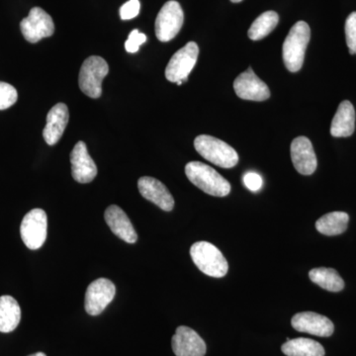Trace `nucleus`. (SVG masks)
Returning <instances> with one entry per match:
<instances>
[{"mask_svg":"<svg viewBox=\"0 0 356 356\" xmlns=\"http://www.w3.org/2000/svg\"><path fill=\"white\" fill-rule=\"evenodd\" d=\"M140 195L151 201L161 210L170 212L175 207V199L165 185L154 177H140L138 181Z\"/></svg>","mask_w":356,"mask_h":356,"instance_id":"obj_16","label":"nucleus"},{"mask_svg":"<svg viewBox=\"0 0 356 356\" xmlns=\"http://www.w3.org/2000/svg\"><path fill=\"white\" fill-rule=\"evenodd\" d=\"M286 356H325L324 346L318 341L305 337L289 339L281 346Z\"/></svg>","mask_w":356,"mask_h":356,"instance_id":"obj_21","label":"nucleus"},{"mask_svg":"<svg viewBox=\"0 0 356 356\" xmlns=\"http://www.w3.org/2000/svg\"><path fill=\"white\" fill-rule=\"evenodd\" d=\"M198 55V44L195 42H189L185 44L170 58L165 69L166 79L170 83H177L180 81L186 83L189 74L197 63Z\"/></svg>","mask_w":356,"mask_h":356,"instance_id":"obj_7","label":"nucleus"},{"mask_svg":"<svg viewBox=\"0 0 356 356\" xmlns=\"http://www.w3.org/2000/svg\"><path fill=\"white\" fill-rule=\"evenodd\" d=\"M234 89L238 97L252 102H264L270 97V90L254 70L248 69L236 77L234 81Z\"/></svg>","mask_w":356,"mask_h":356,"instance_id":"obj_11","label":"nucleus"},{"mask_svg":"<svg viewBox=\"0 0 356 356\" xmlns=\"http://www.w3.org/2000/svg\"><path fill=\"white\" fill-rule=\"evenodd\" d=\"M292 327L296 331L321 337H331L334 325L329 318L314 312H302L293 316Z\"/></svg>","mask_w":356,"mask_h":356,"instance_id":"obj_13","label":"nucleus"},{"mask_svg":"<svg viewBox=\"0 0 356 356\" xmlns=\"http://www.w3.org/2000/svg\"><path fill=\"white\" fill-rule=\"evenodd\" d=\"M106 60L92 56L84 60L79 72V84L84 95L91 98H99L102 95V81L108 74Z\"/></svg>","mask_w":356,"mask_h":356,"instance_id":"obj_5","label":"nucleus"},{"mask_svg":"<svg viewBox=\"0 0 356 356\" xmlns=\"http://www.w3.org/2000/svg\"><path fill=\"white\" fill-rule=\"evenodd\" d=\"M147 41V36L143 33H140L139 30L135 29L129 35L128 40L125 43V49L128 53L135 54L139 51L140 44Z\"/></svg>","mask_w":356,"mask_h":356,"instance_id":"obj_27","label":"nucleus"},{"mask_svg":"<svg viewBox=\"0 0 356 356\" xmlns=\"http://www.w3.org/2000/svg\"><path fill=\"white\" fill-rule=\"evenodd\" d=\"M191 257L194 264L206 275L214 278L224 277L229 270V264L221 250L208 242L193 243Z\"/></svg>","mask_w":356,"mask_h":356,"instance_id":"obj_3","label":"nucleus"},{"mask_svg":"<svg viewBox=\"0 0 356 356\" xmlns=\"http://www.w3.org/2000/svg\"><path fill=\"white\" fill-rule=\"evenodd\" d=\"M291 159L295 170L303 175H311L317 170L318 161L311 140L304 136L291 143Z\"/></svg>","mask_w":356,"mask_h":356,"instance_id":"obj_14","label":"nucleus"},{"mask_svg":"<svg viewBox=\"0 0 356 356\" xmlns=\"http://www.w3.org/2000/svg\"><path fill=\"white\" fill-rule=\"evenodd\" d=\"M18 93L11 84L0 81V110L10 108L17 102Z\"/></svg>","mask_w":356,"mask_h":356,"instance_id":"obj_25","label":"nucleus"},{"mask_svg":"<svg viewBox=\"0 0 356 356\" xmlns=\"http://www.w3.org/2000/svg\"><path fill=\"white\" fill-rule=\"evenodd\" d=\"M28 356H47V355H44V353H34V355H28Z\"/></svg>","mask_w":356,"mask_h":356,"instance_id":"obj_30","label":"nucleus"},{"mask_svg":"<svg viewBox=\"0 0 356 356\" xmlns=\"http://www.w3.org/2000/svg\"><path fill=\"white\" fill-rule=\"evenodd\" d=\"M20 321L21 309L18 302L9 295L0 297V332H13Z\"/></svg>","mask_w":356,"mask_h":356,"instance_id":"obj_20","label":"nucleus"},{"mask_svg":"<svg viewBox=\"0 0 356 356\" xmlns=\"http://www.w3.org/2000/svg\"><path fill=\"white\" fill-rule=\"evenodd\" d=\"M194 147L202 158L222 168L238 165V154L234 147L212 136L200 135L194 140Z\"/></svg>","mask_w":356,"mask_h":356,"instance_id":"obj_4","label":"nucleus"},{"mask_svg":"<svg viewBox=\"0 0 356 356\" xmlns=\"http://www.w3.org/2000/svg\"><path fill=\"white\" fill-rule=\"evenodd\" d=\"M69 119V108L65 103H58L49 111L43 131L44 139L49 146L57 144L63 137Z\"/></svg>","mask_w":356,"mask_h":356,"instance_id":"obj_17","label":"nucleus"},{"mask_svg":"<svg viewBox=\"0 0 356 356\" xmlns=\"http://www.w3.org/2000/svg\"><path fill=\"white\" fill-rule=\"evenodd\" d=\"M278 21H280V16L275 11H266L262 13L250 26L248 33V37L252 41L266 38L267 35L270 34L275 29Z\"/></svg>","mask_w":356,"mask_h":356,"instance_id":"obj_24","label":"nucleus"},{"mask_svg":"<svg viewBox=\"0 0 356 356\" xmlns=\"http://www.w3.org/2000/svg\"><path fill=\"white\" fill-rule=\"evenodd\" d=\"M355 110L348 100L339 104L337 113L332 119L331 134L334 138L350 137L355 133Z\"/></svg>","mask_w":356,"mask_h":356,"instance_id":"obj_19","label":"nucleus"},{"mask_svg":"<svg viewBox=\"0 0 356 356\" xmlns=\"http://www.w3.org/2000/svg\"><path fill=\"white\" fill-rule=\"evenodd\" d=\"M346 44L350 55H356V13H350L346 21Z\"/></svg>","mask_w":356,"mask_h":356,"instance_id":"obj_26","label":"nucleus"},{"mask_svg":"<svg viewBox=\"0 0 356 356\" xmlns=\"http://www.w3.org/2000/svg\"><path fill=\"white\" fill-rule=\"evenodd\" d=\"M310 38V27L304 21H298L290 29L283 44V60L289 72H299L303 67Z\"/></svg>","mask_w":356,"mask_h":356,"instance_id":"obj_2","label":"nucleus"},{"mask_svg":"<svg viewBox=\"0 0 356 356\" xmlns=\"http://www.w3.org/2000/svg\"><path fill=\"white\" fill-rule=\"evenodd\" d=\"M172 346L177 356H205L207 346L202 337L191 327L180 325L172 337Z\"/></svg>","mask_w":356,"mask_h":356,"instance_id":"obj_12","label":"nucleus"},{"mask_svg":"<svg viewBox=\"0 0 356 356\" xmlns=\"http://www.w3.org/2000/svg\"><path fill=\"white\" fill-rule=\"evenodd\" d=\"M350 216L344 212H331L324 215L316 222V229L325 236H337L348 229Z\"/></svg>","mask_w":356,"mask_h":356,"instance_id":"obj_22","label":"nucleus"},{"mask_svg":"<svg viewBox=\"0 0 356 356\" xmlns=\"http://www.w3.org/2000/svg\"><path fill=\"white\" fill-rule=\"evenodd\" d=\"M72 175L79 184H89L97 175V168L93 159L89 156L88 147L79 140L70 154Z\"/></svg>","mask_w":356,"mask_h":356,"instance_id":"obj_15","label":"nucleus"},{"mask_svg":"<svg viewBox=\"0 0 356 356\" xmlns=\"http://www.w3.org/2000/svg\"><path fill=\"white\" fill-rule=\"evenodd\" d=\"M116 294L114 283L106 278H99L90 283L86 293V313L98 316L111 303Z\"/></svg>","mask_w":356,"mask_h":356,"instance_id":"obj_10","label":"nucleus"},{"mask_svg":"<svg viewBox=\"0 0 356 356\" xmlns=\"http://www.w3.org/2000/svg\"><path fill=\"white\" fill-rule=\"evenodd\" d=\"M243 184L248 191L257 192L264 186V179L259 173L250 172L243 175Z\"/></svg>","mask_w":356,"mask_h":356,"instance_id":"obj_29","label":"nucleus"},{"mask_svg":"<svg viewBox=\"0 0 356 356\" xmlns=\"http://www.w3.org/2000/svg\"><path fill=\"white\" fill-rule=\"evenodd\" d=\"M312 282L330 292H339L344 288V281L336 269L318 267L309 273Z\"/></svg>","mask_w":356,"mask_h":356,"instance_id":"obj_23","label":"nucleus"},{"mask_svg":"<svg viewBox=\"0 0 356 356\" xmlns=\"http://www.w3.org/2000/svg\"><path fill=\"white\" fill-rule=\"evenodd\" d=\"M104 218L115 236L128 243L137 242L138 235L134 229L132 222L129 219L127 214L119 206H109L105 211Z\"/></svg>","mask_w":356,"mask_h":356,"instance_id":"obj_18","label":"nucleus"},{"mask_svg":"<svg viewBox=\"0 0 356 356\" xmlns=\"http://www.w3.org/2000/svg\"><path fill=\"white\" fill-rule=\"evenodd\" d=\"M21 238L30 250H38L46 242L48 217L44 210L33 209L23 218L20 226Z\"/></svg>","mask_w":356,"mask_h":356,"instance_id":"obj_6","label":"nucleus"},{"mask_svg":"<svg viewBox=\"0 0 356 356\" xmlns=\"http://www.w3.org/2000/svg\"><path fill=\"white\" fill-rule=\"evenodd\" d=\"M184 14L175 0L166 2L161 7L156 19V36L161 42L175 39L184 25Z\"/></svg>","mask_w":356,"mask_h":356,"instance_id":"obj_8","label":"nucleus"},{"mask_svg":"<svg viewBox=\"0 0 356 356\" xmlns=\"http://www.w3.org/2000/svg\"><path fill=\"white\" fill-rule=\"evenodd\" d=\"M23 36L29 43L35 44L42 39L48 38L55 33V24L50 15L40 8L34 7L29 15L20 23Z\"/></svg>","mask_w":356,"mask_h":356,"instance_id":"obj_9","label":"nucleus"},{"mask_svg":"<svg viewBox=\"0 0 356 356\" xmlns=\"http://www.w3.org/2000/svg\"><path fill=\"white\" fill-rule=\"evenodd\" d=\"M185 175L199 189L209 195L225 197L231 192V184L214 168L200 163L191 161L185 166Z\"/></svg>","mask_w":356,"mask_h":356,"instance_id":"obj_1","label":"nucleus"},{"mask_svg":"<svg viewBox=\"0 0 356 356\" xmlns=\"http://www.w3.org/2000/svg\"><path fill=\"white\" fill-rule=\"evenodd\" d=\"M232 2H234V3H238V2H242L243 0H231Z\"/></svg>","mask_w":356,"mask_h":356,"instance_id":"obj_31","label":"nucleus"},{"mask_svg":"<svg viewBox=\"0 0 356 356\" xmlns=\"http://www.w3.org/2000/svg\"><path fill=\"white\" fill-rule=\"evenodd\" d=\"M140 3L139 0H129L120 8L122 20H130L137 17L140 13Z\"/></svg>","mask_w":356,"mask_h":356,"instance_id":"obj_28","label":"nucleus"}]
</instances>
